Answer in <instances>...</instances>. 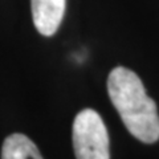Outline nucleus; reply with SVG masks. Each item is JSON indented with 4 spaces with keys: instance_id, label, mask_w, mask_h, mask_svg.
Listing matches in <instances>:
<instances>
[{
    "instance_id": "f03ea898",
    "label": "nucleus",
    "mask_w": 159,
    "mask_h": 159,
    "mask_svg": "<svg viewBox=\"0 0 159 159\" xmlns=\"http://www.w3.org/2000/svg\"><path fill=\"white\" fill-rule=\"evenodd\" d=\"M72 138L76 159H110L107 129L93 109H84L76 116Z\"/></svg>"
},
{
    "instance_id": "20e7f679",
    "label": "nucleus",
    "mask_w": 159,
    "mask_h": 159,
    "mask_svg": "<svg viewBox=\"0 0 159 159\" xmlns=\"http://www.w3.org/2000/svg\"><path fill=\"white\" fill-rule=\"evenodd\" d=\"M2 159H43L37 146L27 135L15 133L3 142Z\"/></svg>"
},
{
    "instance_id": "7ed1b4c3",
    "label": "nucleus",
    "mask_w": 159,
    "mask_h": 159,
    "mask_svg": "<svg viewBox=\"0 0 159 159\" xmlns=\"http://www.w3.org/2000/svg\"><path fill=\"white\" fill-rule=\"evenodd\" d=\"M66 0H31L32 19L37 32L43 36H53L57 32L65 13Z\"/></svg>"
},
{
    "instance_id": "f257e3e1",
    "label": "nucleus",
    "mask_w": 159,
    "mask_h": 159,
    "mask_svg": "<svg viewBox=\"0 0 159 159\" xmlns=\"http://www.w3.org/2000/svg\"><path fill=\"white\" fill-rule=\"evenodd\" d=\"M107 93L129 133L143 143H155L159 139V114L141 78L130 69L117 66L109 74Z\"/></svg>"
}]
</instances>
